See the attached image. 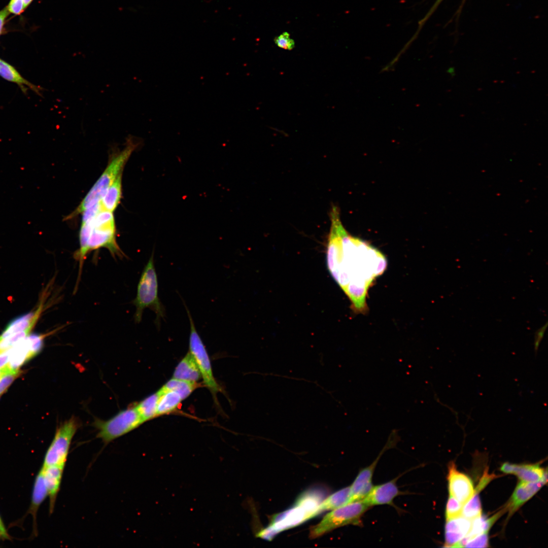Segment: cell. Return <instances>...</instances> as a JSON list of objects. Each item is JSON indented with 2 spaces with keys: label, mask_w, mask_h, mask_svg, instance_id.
<instances>
[{
  "label": "cell",
  "mask_w": 548,
  "mask_h": 548,
  "mask_svg": "<svg viewBox=\"0 0 548 548\" xmlns=\"http://www.w3.org/2000/svg\"><path fill=\"white\" fill-rule=\"evenodd\" d=\"M326 250L329 272L357 313L367 309L368 291L386 270L385 255L367 242L350 235L344 227L339 211L333 206Z\"/></svg>",
  "instance_id": "6da1fadb"
},
{
  "label": "cell",
  "mask_w": 548,
  "mask_h": 548,
  "mask_svg": "<svg viewBox=\"0 0 548 548\" xmlns=\"http://www.w3.org/2000/svg\"><path fill=\"white\" fill-rule=\"evenodd\" d=\"M113 212L101 209L96 203L82 213L79 232V248L74 254L78 262L79 270L75 291L77 290L83 266L88 253L99 248H106L114 258H122L124 254L116 238V228Z\"/></svg>",
  "instance_id": "7a4b0ae2"
},
{
  "label": "cell",
  "mask_w": 548,
  "mask_h": 548,
  "mask_svg": "<svg viewBox=\"0 0 548 548\" xmlns=\"http://www.w3.org/2000/svg\"><path fill=\"white\" fill-rule=\"evenodd\" d=\"M142 143L141 139L132 135H129L126 138L124 148L121 151H115L105 170L77 209L68 216V219L82 213L101 200L109 187L122 173L123 168L132 152Z\"/></svg>",
  "instance_id": "3957f363"
},
{
  "label": "cell",
  "mask_w": 548,
  "mask_h": 548,
  "mask_svg": "<svg viewBox=\"0 0 548 548\" xmlns=\"http://www.w3.org/2000/svg\"><path fill=\"white\" fill-rule=\"evenodd\" d=\"M154 257V251L153 250L138 282L136 296L133 300V304L136 309L134 319L135 323H140L145 309L148 308L155 313L154 322L159 328L161 319L165 320L166 310L158 296V276Z\"/></svg>",
  "instance_id": "277c9868"
},
{
  "label": "cell",
  "mask_w": 548,
  "mask_h": 548,
  "mask_svg": "<svg viewBox=\"0 0 548 548\" xmlns=\"http://www.w3.org/2000/svg\"><path fill=\"white\" fill-rule=\"evenodd\" d=\"M369 506L363 501L349 503L327 514L318 524L310 528L309 537L318 538L331 531L347 525H361V518Z\"/></svg>",
  "instance_id": "5b68a950"
},
{
  "label": "cell",
  "mask_w": 548,
  "mask_h": 548,
  "mask_svg": "<svg viewBox=\"0 0 548 548\" xmlns=\"http://www.w3.org/2000/svg\"><path fill=\"white\" fill-rule=\"evenodd\" d=\"M144 423L135 405L120 411L106 421L96 420L97 437L108 443L138 428Z\"/></svg>",
  "instance_id": "8992f818"
},
{
  "label": "cell",
  "mask_w": 548,
  "mask_h": 548,
  "mask_svg": "<svg viewBox=\"0 0 548 548\" xmlns=\"http://www.w3.org/2000/svg\"><path fill=\"white\" fill-rule=\"evenodd\" d=\"M79 426L77 419L72 417L57 428L45 454L43 467L58 466L64 468L72 439Z\"/></svg>",
  "instance_id": "52a82bcc"
},
{
  "label": "cell",
  "mask_w": 548,
  "mask_h": 548,
  "mask_svg": "<svg viewBox=\"0 0 548 548\" xmlns=\"http://www.w3.org/2000/svg\"><path fill=\"white\" fill-rule=\"evenodd\" d=\"M183 303L188 316L190 331L189 335V352L194 357L200 372L203 383L213 395L221 391L216 382L210 360L202 340L198 333L191 314L184 301Z\"/></svg>",
  "instance_id": "ba28073f"
},
{
  "label": "cell",
  "mask_w": 548,
  "mask_h": 548,
  "mask_svg": "<svg viewBox=\"0 0 548 548\" xmlns=\"http://www.w3.org/2000/svg\"><path fill=\"white\" fill-rule=\"evenodd\" d=\"M394 444L395 442L393 440L388 439L385 446L374 461L359 471L354 481L350 486L351 497L349 503L362 500L368 494L373 486L372 476L380 457L386 450Z\"/></svg>",
  "instance_id": "9c48e42d"
},
{
  "label": "cell",
  "mask_w": 548,
  "mask_h": 548,
  "mask_svg": "<svg viewBox=\"0 0 548 548\" xmlns=\"http://www.w3.org/2000/svg\"><path fill=\"white\" fill-rule=\"evenodd\" d=\"M450 495L464 504L473 495L474 489L471 480L459 472L454 463H450L447 476Z\"/></svg>",
  "instance_id": "30bf717a"
},
{
  "label": "cell",
  "mask_w": 548,
  "mask_h": 548,
  "mask_svg": "<svg viewBox=\"0 0 548 548\" xmlns=\"http://www.w3.org/2000/svg\"><path fill=\"white\" fill-rule=\"evenodd\" d=\"M397 478L388 482L373 486L371 489L363 499L369 507L374 505H393L394 499L403 494L396 485Z\"/></svg>",
  "instance_id": "8fae6325"
},
{
  "label": "cell",
  "mask_w": 548,
  "mask_h": 548,
  "mask_svg": "<svg viewBox=\"0 0 548 548\" xmlns=\"http://www.w3.org/2000/svg\"><path fill=\"white\" fill-rule=\"evenodd\" d=\"M546 483L542 480L535 482L520 480L504 508L505 510L508 511V516L512 515L524 503L531 498Z\"/></svg>",
  "instance_id": "7c38bea8"
},
{
  "label": "cell",
  "mask_w": 548,
  "mask_h": 548,
  "mask_svg": "<svg viewBox=\"0 0 548 548\" xmlns=\"http://www.w3.org/2000/svg\"><path fill=\"white\" fill-rule=\"evenodd\" d=\"M500 470L505 473L515 474L520 480L525 482H535L541 480L546 481L544 468L537 464H517L506 462L502 465Z\"/></svg>",
  "instance_id": "4fadbf2b"
},
{
  "label": "cell",
  "mask_w": 548,
  "mask_h": 548,
  "mask_svg": "<svg viewBox=\"0 0 548 548\" xmlns=\"http://www.w3.org/2000/svg\"><path fill=\"white\" fill-rule=\"evenodd\" d=\"M446 521L444 546L452 547L468 534L471 521L461 515Z\"/></svg>",
  "instance_id": "5bb4252c"
},
{
  "label": "cell",
  "mask_w": 548,
  "mask_h": 548,
  "mask_svg": "<svg viewBox=\"0 0 548 548\" xmlns=\"http://www.w3.org/2000/svg\"><path fill=\"white\" fill-rule=\"evenodd\" d=\"M49 497V512L53 511L58 493L59 491L64 468L49 466L41 468Z\"/></svg>",
  "instance_id": "9a60e30c"
},
{
  "label": "cell",
  "mask_w": 548,
  "mask_h": 548,
  "mask_svg": "<svg viewBox=\"0 0 548 548\" xmlns=\"http://www.w3.org/2000/svg\"><path fill=\"white\" fill-rule=\"evenodd\" d=\"M48 496V491L45 483L42 469L36 476L32 491L31 502L27 512L30 513L33 520V533L37 535V515L41 504Z\"/></svg>",
  "instance_id": "2e32d148"
},
{
  "label": "cell",
  "mask_w": 548,
  "mask_h": 548,
  "mask_svg": "<svg viewBox=\"0 0 548 548\" xmlns=\"http://www.w3.org/2000/svg\"><path fill=\"white\" fill-rule=\"evenodd\" d=\"M505 511V508L500 510L490 518L482 516V515L471 521V525L468 534L456 543L453 547H464L466 543L474 537L483 533L488 532L495 521Z\"/></svg>",
  "instance_id": "e0dca14e"
},
{
  "label": "cell",
  "mask_w": 548,
  "mask_h": 548,
  "mask_svg": "<svg viewBox=\"0 0 548 548\" xmlns=\"http://www.w3.org/2000/svg\"><path fill=\"white\" fill-rule=\"evenodd\" d=\"M200 377V372L196 362L189 352L176 367L173 378L196 382Z\"/></svg>",
  "instance_id": "ac0fdd59"
},
{
  "label": "cell",
  "mask_w": 548,
  "mask_h": 548,
  "mask_svg": "<svg viewBox=\"0 0 548 548\" xmlns=\"http://www.w3.org/2000/svg\"><path fill=\"white\" fill-rule=\"evenodd\" d=\"M0 76L4 79L16 83L24 92L27 87L41 95V87L35 85L23 78L16 69L5 60L0 59Z\"/></svg>",
  "instance_id": "d6986e66"
},
{
  "label": "cell",
  "mask_w": 548,
  "mask_h": 548,
  "mask_svg": "<svg viewBox=\"0 0 548 548\" xmlns=\"http://www.w3.org/2000/svg\"><path fill=\"white\" fill-rule=\"evenodd\" d=\"M157 392L159 398L157 405V416L175 410L182 400L179 394L172 390H166L161 388Z\"/></svg>",
  "instance_id": "ffe728a7"
},
{
  "label": "cell",
  "mask_w": 548,
  "mask_h": 548,
  "mask_svg": "<svg viewBox=\"0 0 548 548\" xmlns=\"http://www.w3.org/2000/svg\"><path fill=\"white\" fill-rule=\"evenodd\" d=\"M122 176L121 173L100 200L103 208L106 210L113 212L119 203L122 195Z\"/></svg>",
  "instance_id": "44dd1931"
},
{
  "label": "cell",
  "mask_w": 548,
  "mask_h": 548,
  "mask_svg": "<svg viewBox=\"0 0 548 548\" xmlns=\"http://www.w3.org/2000/svg\"><path fill=\"white\" fill-rule=\"evenodd\" d=\"M350 497V486L337 491L327 497L319 505L317 510V515L324 511L336 509L349 503Z\"/></svg>",
  "instance_id": "7402d4cb"
},
{
  "label": "cell",
  "mask_w": 548,
  "mask_h": 548,
  "mask_svg": "<svg viewBox=\"0 0 548 548\" xmlns=\"http://www.w3.org/2000/svg\"><path fill=\"white\" fill-rule=\"evenodd\" d=\"M159 394L157 392L135 405L144 423L156 417Z\"/></svg>",
  "instance_id": "603a6c76"
},
{
  "label": "cell",
  "mask_w": 548,
  "mask_h": 548,
  "mask_svg": "<svg viewBox=\"0 0 548 548\" xmlns=\"http://www.w3.org/2000/svg\"><path fill=\"white\" fill-rule=\"evenodd\" d=\"M198 387V384L196 382L173 378L162 387V388L176 392L183 400L189 396Z\"/></svg>",
  "instance_id": "cb8c5ba5"
},
{
  "label": "cell",
  "mask_w": 548,
  "mask_h": 548,
  "mask_svg": "<svg viewBox=\"0 0 548 548\" xmlns=\"http://www.w3.org/2000/svg\"><path fill=\"white\" fill-rule=\"evenodd\" d=\"M478 493L474 491L471 497L463 505L461 516L471 520L482 515V509Z\"/></svg>",
  "instance_id": "d4e9b609"
},
{
  "label": "cell",
  "mask_w": 548,
  "mask_h": 548,
  "mask_svg": "<svg viewBox=\"0 0 548 548\" xmlns=\"http://www.w3.org/2000/svg\"><path fill=\"white\" fill-rule=\"evenodd\" d=\"M31 330L19 332L8 336L0 337V353L8 350L25 339Z\"/></svg>",
  "instance_id": "484cf974"
},
{
  "label": "cell",
  "mask_w": 548,
  "mask_h": 548,
  "mask_svg": "<svg viewBox=\"0 0 548 548\" xmlns=\"http://www.w3.org/2000/svg\"><path fill=\"white\" fill-rule=\"evenodd\" d=\"M19 374V370L11 369L7 366L4 368L0 375V395L7 390Z\"/></svg>",
  "instance_id": "4316f807"
},
{
  "label": "cell",
  "mask_w": 548,
  "mask_h": 548,
  "mask_svg": "<svg viewBox=\"0 0 548 548\" xmlns=\"http://www.w3.org/2000/svg\"><path fill=\"white\" fill-rule=\"evenodd\" d=\"M463 504L454 497L450 495L446 510V520L461 515Z\"/></svg>",
  "instance_id": "83f0119b"
},
{
  "label": "cell",
  "mask_w": 548,
  "mask_h": 548,
  "mask_svg": "<svg viewBox=\"0 0 548 548\" xmlns=\"http://www.w3.org/2000/svg\"><path fill=\"white\" fill-rule=\"evenodd\" d=\"M275 44L280 48L291 50L295 47V42L287 32H284L274 39Z\"/></svg>",
  "instance_id": "f1b7e54d"
},
{
  "label": "cell",
  "mask_w": 548,
  "mask_h": 548,
  "mask_svg": "<svg viewBox=\"0 0 548 548\" xmlns=\"http://www.w3.org/2000/svg\"><path fill=\"white\" fill-rule=\"evenodd\" d=\"M488 546L487 532L483 533L469 540L464 547H487Z\"/></svg>",
  "instance_id": "f546056e"
},
{
  "label": "cell",
  "mask_w": 548,
  "mask_h": 548,
  "mask_svg": "<svg viewBox=\"0 0 548 548\" xmlns=\"http://www.w3.org/2000/svg\"><path fill=\"white\" fill-rule=\"evenodd\" d=\"M444 0H436L435 1L434 3L433 4V5L430 8V9L428 11L427 14L425 15V16L419 21V22H418V29H417L416 32L413 36L414 38H416L417 37L419 32L421 30L422 28L423 27L425 23L428 20V19L431 16V15L433 14V13L437 9L438 7L440 5V4Z\"/></svg>",
  "instance_id": "4dcf8cb0"
},
{
  "label": "cell",
  "mask_w": 548,
  "mask_h": 548,
  "mask_svg": "<svg viewBox=\"0 0 548 548\" xmlns=\"http://www.w3.org/2000/svg\"><path fill=\"white\" fill-rule=\"evenodd\" d=\"M9 13L19 15L26 9L23 0H11L7 7Z\"/></svg>",
  "instance_id": "1f68e13d"
},
{
  "label": "cell",
  "mask_w": 548,
  "mask_h": 548,
  "mask_svg": "<svg viewBox=\"0 0 548 548\" xmlns=\"http://www.w3.org/2000/svg\"><path fill=\"white\" fill-rule=\"evenodd\" d=\"M547 326V322H546L541 328H539L535 333L534 345L536 355L537 354L540 342L544 336Z\"/></svg>",
  "instance_id": "d6a6232c"
},
{
  "label": "cell",
  "mask_w": 548,
  "mask_h": 548,
  "mask_svg": "<svg viewBox=\"0 0 548 548\" xmlns=\"http://www.w3.org/2000/svg\"><path fill=\"white\" fill-rule=\"evenodd\" d=\"M494 477V475L488 474L487 472H485L475 488L474 491L480 493Z\"/></svg>",
  "instance_id": "836d02e7"
},
{
  "label": "cell",
  "mask_w": 548,
  "mask_h": 548,
  "mask_svg": "<svg viewBox=\"0 0 548 548\" xmlns=\"http://www.w3.org/2000/svg\"><path fill=\"white\" fill-rule=\"evenodd\" d=\"M10 349L0 353V370L6 368L10 359Z\"/></svg>",
  "instance_id": "e575fe53"
},
{
  "label": "cell",
  "mask_w": 548,
  "mask_h": 548,
  "mask_svg": "<svg viewBox=\"0 0 548 548\" xmlns=\"http://www.w3.org/2000/svg\"><path fill=\"white\" fill-rule=\"evenodd\" d=\"M9 14L7 7L0 11V35L2 33L5 20Z\"/></svg>",
  "instance_id": "d590c367"
},
{
  "label": "cell",
  "mask_w": 548,
  "mask_h": 548,
  "mask_svg": "<svg viewBox=\"0 0 548 548\" xmlns=\"http://www.w3.org/2000/svg\"><path fill=\"white\" fill-rule=\"evenodd\" d=\"M0 535L3 539H10V536L8 533L2 519L0 516Z\"/></svg>",
  "instance_id": "8d00e7d4"
},
{
  "label": "cell",
  "mask_w": 548,
  "mask_h": 548,
  "mask_svg": "<svg viewBox=\"0 0 548 548\" xmlns=\"http://www.w3.org/2000/svg\"><path fill=\"white\" fill-rule=\"evenodd\" d=\"M24 6L26 8L32 2V0H23Z\"/></svg>",
  "instance_id": "74e56055"
},
{
  "label": "cell",
  "mask_w": 548,
  "mask_h": 548,
  "mask_svg": "<svg viewBox=\"0 0 548 548\" xmlns=\"http://www.w3.org/2000/svg\"><path fill=\"white\" fill-rule=\"evenodd\" d=\"M447 72H448V73L449 74H450L451 75H452V74H454V68H452V67H450V68H449V69L448 70Z\"/></svg>",
  "instance_id": "f35d334b"
},
{
  "label": "cell",
  "mask_w": 548,
  "mask_h": 548,
  "mask_svg": "<svg viewBox=\"0 0 548 548\" xmlns=\"http://www.w3.org/2000/svg\"><path fill=\"white\" fill-rule=\"evenodd\" d=\"M4 369H3V370H0V375H1L2 374V373H3V371H4Z\"/></svg>",
  "instance_id": "ab89813d"
},
{
  "label": "cell",
  "mask_w": 548,
  "mask_h": 548,
  "mask_svg": "<svg viewBox=\"0 0 548 548\" xmlns=\"http://www.w3.org/2000/svg\"><path fill=\"white\" fill-rule=\"evenodd\" d=\"M0 537H1V535H0Z\"/></svg>",
  "instance_id": "60d3db41"
}]
</instances>
